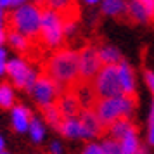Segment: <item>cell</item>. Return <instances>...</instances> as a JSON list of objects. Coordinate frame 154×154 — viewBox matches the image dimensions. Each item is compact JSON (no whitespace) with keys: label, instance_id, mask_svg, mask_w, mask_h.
Returning a JSON list of instances; mask_svg holds the SVG:
<instances>
[{"label":"cell","instance_id":"6da1fadb","mask_svg":"<svg viewBox=\"0 0 154 154\" xmlns=\"http://www.w3.org/2000/svg\"><path fill=\"white\" fill-rule=\"evenodd\" d=\"M40 71L59 87L61 92L73 90L80 78V57L78 52L68 47L57 49L43 63H40Z\"/></svg>","mask_w":154,"mask_h":154},{"label":"cell","instance_id":"7a4b0ae2","mask_svg":"<svg viewBox=\"0 0 154 154\" xmlns=\"http://www.w3.org/2000/svg\"><path fill=\"white\" fill-rule=\"evenodd\" d=\"M137 106H139V95L137 94L135 95H119V97L112 99H97L92 111L97 114V118L100 119L106 132H109V128L118 119L132 118Z\"/></svg>","mask_w":154,"mask_h":154},{"label":"cell","instance_id":"3957f363","mask_svg":"<svg viewBox=\"0 0 154 154\" xmlns=\"http://www.w3.org/2000/svg\"><path fill=\"white\" fill-rule=\"evenodd\" d=\"M4 21H5V26L17 29L21 35L29 38V40L36 45L38 36H40V29H42V11L38 9L36 4L21 5L17 11L4 16ZM36 47H38V45H36ZM38 49H40V47H38Z\"/></svg>","mask_w":154,"mask_h":154},{"label":"cell","instance_id":"277c9868","mask_svg":"<svg viewBox=\"0 0 154 154\" xmlns=\"http://www.w3.org/2000/svg\"><path fill=\"white\" fill-rule=\"evenodd\" d=\"M64 24L61 16L52 9L42 11V29L36 45L42 49V52L57 49L64 40Z\"/></svg>","mask_w":154,"mask_h":154},{"label":"cell","instance_id":"5b68a950","mask_svg":"<svg viewBox=\"0 0 154 154\" xmlns=\"http://www.w3.org/2000/svg\"><path fill=\"white\" fill-rule=\"evenodd\" d=\"M94 90L99 99H112L121 95V85L118 76V66H102L94 80Z\"/></svg>","mask_w":154,"mask_h":154},{"label":"cell","instance_id":"8992f818","mask_svg":"<svg viewBox=\"0 0 154 154\" xmlns=\"http://www.w3.org/2000/svg\"><path fill=\"white\" fill-rule=\"evenodd\" d=\"M80 57V78L78 85H94V80L102 69V63L99 59V49L94 45H85L83 49L78 52Z\"/></svg>","mask_w":154,"mask_h":154},{"label":"cell","instance_id":"52a82bcc","mask_svg":"<svg viewBox=\"0 0 154 154\" xmlns=\"http://www.w3.org/2000/svg\"><path fill=\"white\" fill-rule=\"evenodd\" d=\"M5 73L11 76L16 88L26 90V92L33 90V87L36 83V76H38V73H35L31 69L29 64L24 59H12V61H9L7 68H5Z\"/></svg>","mask_w":154,"mask_h":154},{"label":"cell","instance_id":"ba28073f","mask_svg":"<svg viewBox=\"0 0 154 154\" xmlns=\"http://www.w3.org/2000/svg\"><path fill=\"white\" fill-rule=\"evenodd\" d=\"M31 94H33L35 100L38 102V106H45V104H54V102H57V99L61 95V90H59V87L45 73L40 71L38 76H36V83L33 87Z\"/></svg>","mask_w":154,"mask_h":154},{"label":"cell","instance_id":"9c48e42d","mask_svg":"<svg viewBox=\"0 0 154 154\" xmlns=\"http://www.w3.org/2000/svg\"><path fill=\"white\" fill-rule=\"evenodd\" d=\"M78 121L82 125V139H92V137H107V132L102 126L100 119L92 109H83L82 114L78 116Z\"/></svg>","mask_w":154,"mask_h":154},{"label":"cell","instance_id":"30bf717a","mask_svg":"<svg viewBox=\"0 0 154 154\" xmlns=\"http://www.w3.org/2000/svg\"><path fill=\"white\" fill-rule=\"evenodd\" d=\"M57 106H59V111H61L64 119L78 118L82 114V111H83V106L80 102L78 95L75 94V90L61 92V95L57 99Z\"/></svg>","mask_w":154,"mask_h":154},{"label":"cell","instance_id":"8fae6325","mask_svg":"<svg viewBox=\"0 0 154 154\" xmlns=\"http://www.w3.org/2000/svg\"><path fill=\"white\" fill-rule=\"evenodd\" d=\"M137 133H139V125L133 123L132 118H121L109 128L106 139H112V140L121 142L123 139L132 137V135H137Z\"/></svg>","mask_w":154,"mask_h":154},{"label":"cell","instance_id":"7c38bea8","mask_svg":"<svg viewBox=\"0 0 154 154\" xmlns=\"http://www.w3.org/2000/svg\"><path fill=\"white\" fill-rule=\"evenodd\" d=\"M118 76H119V85H121V95H135V76L133 69L130 64L121 61L118 64Z\"/></svg>","mask_w":154,"mask_h":154},{"label":"cell","instance_id":"4fadbf2b","mask_svg":"<svg viewBox=\"0 0 154 154\" xmlns=\"http://www.w3.org/2000/svg\"><path fill=\"white\" fill-rule=\"evenodd\" d=\"M33 114L29 111L28 107H24V106H14V109H12V126H14L16 132H26L31 125V121H33Z\"/></svg>","mask_w":154,"mask_h":154},{"label":"cell","instance_id":"5bb4252c","mask_svg":"<svg viewBox=\"0 0 154 154\" xmlns=\"http://www.w3.org/2000/svg\"><path fill=\"white\" fill-rule=\"evenodd\" d=\"M38 111L42 112V116L45 118L47 125H50L52 128H56L57 132H59V128H61V125H63L64 118H63V114H61V111H59L57 102H54V104L38 106Z\"/></svg>","mask_w":154,"mask_h":154},{"label":"cell","instance_id":"9a60e30c","mask_svg":"<svg viewBox=\"0 0 154 154\" xmlns=\"http://www.w3.org/2000/svg\"><path fill=\"white\" fill-rule=\"evenodd\" d=\"M102 12L128 21V4H125V0H104L102 2Z\"/></svg>","mask_w":154,"mask_h":154},{"label":"cell","instance_id":"2e32d148","mask_svg":"<svg viewBox=\"0 0 154 154\" xmlns=\"http://www.w3.org/2000/svg\"><path fill=\"white\" fill-rule=\"evenodd\" d=\"M99 59H100L102 66H118L123 61L118 50L114 47H109V45H104L99 49Z\"/></svg>","mask_w":154,"mask_h":154},{"label":"cell","instance_id":"e0dca14e","mask_svg":"<svg viewBox=\"0 0 154 154\" xmlns=\"http://www.w3.org/2000/svg\"><path fill=\"white\" fill-rule=\"evenodd\" d=\"M59 132L63 133L64 137H68V139H75V137H80L82 139V125H80L78 118L64 119L61 128H59Z\"/></svg>","mask_w":154,"mask_h":154},{"label":"cell","instance_id":"ac0fdd59","mask_svg":"<svg viewBox=\"0 0 154 154\" xmlns=\"http://www.w3.org/2000/svg\"><path fill=\"white\" fill-rule=\"evenodd\" d=\"M14 90L7 82H2L0 83V107L2 109H14Z\"/></svg>","mask_w":154,"mask_h":154},{"label":"cell","instance_id":"d6986e66","mask_svg":"<svg viewBox=\"0 0 154 154\" xmlns=\"http://www.w3.org/2000/svg\"><path fill=\"white\" fill-rule=\"evenodd\" d=\"M128 21L130 23H144L147 21V14L144 7L140 5L137 0H130L128 4Z\"/></svg>","mask_w":154,"mask_h":154},{"label":"cell","instance_id":"ffe728a7","mask_svg":"<svg viewBox=\"0 0 154 154\" xmlns=\"http://www.w3.org/2000/svg\"><path fill=\"white\" fill-rule=\"evenodd\" d=\"M102 151H104V154H121V144H119L118 140L104 139V142H102Z\"/></svg>","mask_w":154,"mask_h":154},{"label":"cell","instance_id":"44dd1931","mask_svg":"<svg viewBox=\"0 0 154 154\" xmlns=\"http://www.w3.org/2000/svg\"><path fill=\"white\" fill-rule=\"evenodd\" d=\"M29 133H31V139L35 142H40L43 139V126L38 119H33L31 125H29Z\"/></svg>","mask_w":154,"mask_h":154},{"label":"cell","instance_id":"7402d4cb","mask_svg":"<svg viewBox=\"0 0 154 154\" xmlns=\"http://www.w3.org/2000/svg\"><path fill=\"white\" fill-rule=\"evenodd\" d=\"M82 154H104V151H102V146H99V144H88Z\"/></svg>","mask_w":154,"mask_h":154},{"label":"cell","instance_id":"603a6c76","mask_svg":"<svg viewBox=\"0 0 154 154\" xmlns=\"http://www.w3.org/2000/svg\"><path fill=\"white\" fill-rule=\"evenodd\" d=\"M144 76H146V83H147V87H149V90L152 92V95H154V73L149 71V69H146Z\"/></svg>","mask_w":154,"mask_h":154},{"label":"cell","instance_id":"cb8c5ba5","mask_svg":"<svg viewBox=\"0 0 154 154\" xmlns=\"http://www.w3.org/2000/svg\"><path fill=\"white\" fill-rule=\"evenodd\" d=\"M5 68H7V64H5V50L0 49V75L5 73Z\"/></svg>","mask_w":154,"mask_h":154},{"label":"cell","instance_id":"d4e9b609","mask_svg":"<svg viewBox=\"0 0 154 154\" xmlns=\"http://www.w3.org/2000/svg\"><path fill=\"white\" fill-rule=\"evenodd\" d=\"M24 0H0V7H9V5H19Z\"/></svg>","mask_w":154,"mask_h":154},{"label":"cell","instance_id":"484cf974","mask_svg":"<svg viewBox=\"0 0 154 154\" xmlns=\"http://www.w3.org/2000/svg\"><path fill=\"white\" fill-rule=\"evenodd\" d=\"M4 40H5V31H4V14H2V11H0V45H2Z\"/></svg>","mask_w":154,"mask_h":154},{"label":"cell","instance_id":"4316f807","mask_svg":"<svg viewBox=\"0 0 154 154\" xmlns=\"http://www.w3.org/2000/svg\"><path fill=\"white\" fill-rule=\"evenodd\" d=\"M147 140H149V144H151V146H154V121L151 123V126H149V133H147Z\"/></svg>","mask_w":154,"mask_h":154},{"label":"cell","instance_id":"83f0119b","mask_svg":"<svg viewBox=\"0 0 154 154\" xmlns=\"http://www.w3.org/2000/svg\"><path fill=\"white\" fill-rule=\"evenodd\" d=\"M61 152H63L61 146H59L57 142H54V144H52V147H50V154H61Z\"/></svg>","mask_w":154,"mask_h":154},{"label":"cell","instance_id":"f1b7e54d","mask_svg":"<svg viewBox=\"0 0 154 154\" xmlns=\"http://www.w3.org/2000/svg\"><path fill=\"white\" fill-rule=\"evenodd\" d=\"M0 152H4V140H2V137H0Z\"/></svg>","mask_w":154,"mask_h":154},{"label":"cell","instance_id":"f546056e","mask_svg":"<svg viewBox=\"0 0 154 154\" xmlns=\"http://www.w3.org/2000/svg\"><path fill=\"white\" fill-rule=\"evenodd\" d=\"M85 2H87V4H97L99 0H85Z\"/></svg>","mask_w":154,"mask_h":154},{"label":"cell","instance_id":"4dcf8cb0","mask_svg":"<svg viewBox=\"0 0 154 154\" xmlns=\"http://www.w3.org/2000/svg\"><path fill=\"white\" fill-rule=\"evenodd\" d=\"M0 154H7V152H0Z\"/></svg>","mask_w":154,"mask_h":154}]
</instances>
